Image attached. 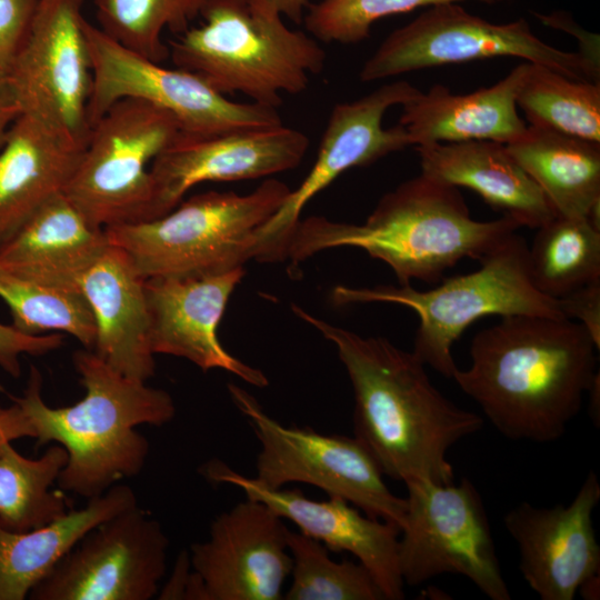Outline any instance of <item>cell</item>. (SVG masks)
<instances>
[{"instance_id": "6da1fadb", "label": "cell", "mask_w": 600, "mask_h": 600, "mask_svg": "<svg viewBox=\"0 0 600 600\" xmlns=\"http://www.w3.org/2000/svg\"><path fill=\"white\" fill-rule=\"evenodd\" d=\"M291 309L336 347L352 386L354 437L383 476L453 482L448 450L479 431L483 419L446 398L412 351L333 326L296 303Z\"/></svg>"}, {"instance_id": "7a4b0ae2", "label": "cell", "mask_w": 600, "mask_h": 600, "mask_svg": "<svg viewBox=\"0 0 600 600\" xmlns=\"http://www.w3.org/2000/svg\"><path fill=\"white\" fill-rule=\"evenodd\" d=\"M598 350L577 321L504 316L473 337L471 364L452 379L503 437L551 442L599 379Z\"/></svg>"}, {"instance_id": "3957f363", "label": "cell", "mask_w": 600, "mask_h": 600, "mask_svg": "<svg viewBox=\"0 0 600 600\" xmlns=\"http://www.w3.org/2000/svg\"><path fill=\"white\" fill-rule=\"evenodd\" d=\"M72 362L84 389L72 406L52 408L44 402L36 366H30L22 396L3 391L30 420L37 447L53 442L66 449L59 488L89 500L140 473L150 446L136 428L170 422L176 404L166 390L118 372L92 350L74 351Z\"/></svg>"}, {"instance_id": "277c9868", "label": "cell", "mask_w": 600, "mask_h": 600, "mask_svg": "<svg viewBox=\"0 0 600 600\" xmlns=\"http://www.w3.org/2000/svg\"><path fill=\"white\" fill-rule=\"evenodd\" d=\"M519 228L504 216L472 219L457 187L420 173L383 194L362 224L318 216L300 219L287 259L292 273L320 251L352 247L388 264L400 286L413 279L438 282L460 260L480 261Z\"/></svg>"}, {"instance_id": "5b68a950", "label": "cell", "mask_w": 600, "mask_h": 600, "mask_svg": "<svg viewBox=\"0 0 600 600\" xmlns=\"http://www.w3.org/2000/svg\"><path fill=\"white\" fill-rule=\"evenodd\" d=\"M200 17L169 41V57L222 96L278 108L281 93L303 92L324 68L318 40L290 29L268 0H206Z\"/></svg>"}, {"instance_id": "8992f818", "label": "cell", "mask_w": 600, "mask_h": 600, "mask_svg": "<svg viewBox=\"0 0 600 600\" xmlns=\"http://www.w3.org/2000/svg\"><path fill=\"white\" fill-rule=\"evenodd\" d=\"M472 272L444 279L433 289L411 284L373 288L337 286L336 306L384 302L404 306L419 317L412 352L446 378L457 369L453 343L476 320L489 316L566 318L558 299L541 293L532 282L528 244L513 232L481 260Z\"/></svg>"}, {"instance_id": "52a82bcc", "label": "cell", "mask_w": 600, "mask_h": 600, "mask_svg": "<svg viewBox=\"0 0 600 600\" xmlns=\"http://www.w3.org/2000/svg\"><path fill=\"white\" fill-rule=\"evenodd\" d=\"M290 191L269 178L247 194L199 193L162 217L104 231L144 279L222 272L252 259L257 230Z\"/></svg>"}, {"instance_id": "ba28073f", "label": "cell", "mask_w": 600, "mask_h": 600, "mask_svg": "<svg viewBox=\"0 0 600 600\" xmlns=\"http://www.w3.org/2000/svg\"><path fill=\"white\" fill-rule=\"evenodd\" d=\"M180 133L169 111L138 99L116 101L91 126L64 196L99 229L152 220L150 167Z\"/></svg>"}, {"instance_id": "9c48e42d", "label": "cell", "mask_w": 600, "mask_h": 600, "mask_svg": "<svg viewBox=\"0 0 600 600\" xmlns=\"http://www.w3.org/2000/svg\"><path fill=\"white\" fill-rule=\"evenodd\" d=\"M228 391L260 443L254 477L258 482L271 489L291 482L311 484L401 530L406 498L391 492L376 460L354 436L284 426L240 386L229 383Z\"/></svg>"}, {"instance_id": "30bf717a", "label": "cell", "mask_w": 600, "mask_h": 600, "mask_svg": "<svg viewBox=\"0 0 600 600\" xmlns=\"http://www.w3.org/2000/svg\"><path fill=\"white\" fill-rule=\"evenodd\" d=\"M498 57L522 58L568 78L599 82V62L538 38L524 19L493 23L457 2L429 7L393 30L363 63L359 78L378 81L407 72Z\"/></svg>"}, {"instance_id": "8fae6325", "label": "cell", "mask_w": 600, "mask_h": 600, "mask_svg": "<svg viewBox=\"0 0 600 600\" xmlns=\"http://www.w3.org/2000/svg\"><path fill=\"white\" fill-rule=\"evenodd\" d=\"M407 511L399 537L404 584L443 573L468 578L491 600H510L481 496L463 478L458 484L407 481Z\"/></svg>"}, {"instance_id": "7c38bea8", "label": "cell", "mask_w": 600, "mask_h": 600, "mask_svg": "<svg viewBox=\"0 0 600 600\" xmlns=\"http://www.w3.org/2000/svg\"><path fill=\"white\" fill-rule=\"evenodd\" d=\"M91 61V90L87 107L91 126L118 100L146 101L172 113L181 132L212 136L282 124L277 108L234 102L198 76L162 67L108 37L84 19Z\"/></svg>"}, {"instance_id": "4fadbf2b", "label": "cell", "mask_w": 600, "mask_h": 600, "mask_svg": "<svg viewBox=\"0 0 600 600\" xmlns=\"http://www.w3.org/2000/svg\"><path fill=\"white\" fill-rule=\"evenodd\" d=\"M169 539L138 504L90 529L30 591L32 600H150L167 571Z\"/></svg>"}, {"instance_id": "5bb4252c", "label": "cell", "mask_w": 600, "mask_h": 600, "mask_svg": "<svg viewBox=\"0 0 600 600\" xmlns=\"http://www.w3.org/2000/svg\"><path fill=\"white\" fill-rule=\"evenodd\" d=\"M420 90L404 80L386 83L349 102L337 103L329 116L316 161L301 184L291 190L280 208L257 230L252 259L271 263L287 260L293 231L304 207L344 171L367 167L411 147L406 130L382 126L393 106H402Z\"/></svg>"}, {"instance_id": "9a60e30c", "label": "cell", "mask_w": 600, "mask_h": 600, "mask_svg": "<svg viewBox=\"0 0 600 600\" xmlns=\"http://www.w3.org/2000/svg\"><path fill=\"white\" fill-rule=\"evenodd\" d=\"M84 0H39L29 36L8 72L22 112L41 117L87 143L91 61Z\"/></svg>"}, {"instance_id": "2e32d148", "label": "cell", "mask_w": 600, "mask_h": 600, "mask_svg": "<svg viewBox=\"0 0 600 600\" xmlns=\"http://www.w3.org/2000/svg\"><path fill=\"white\" fill-rule=\"evenodd\" d=\"M288 527L267 504L247 498L211 522L189 558L197 600H280L291 571Z\"/></svg>"}, {"instance_id": "e0dca14e", "label": "cell", "mask_w": 600, "mask_h": 600, "mask_svg": "<svg viewBox=\"0 0 600 600\" xmlns=\"http://www.w3.org/2000/svg\"><path fill=\"white\" fill-rule=\"evenodd\" d=\"M310 140L282 124L212 136L180 133L150 167L153 219L176 208L207 181L258 179L298 167Z\"/></svg>"}, {"instance_id": "ac0fdd59", "label": "cell", "mask_w": 600, "mask_h": 600, "mask_svg": "<svg viewBox=\"0 0 600 600\" xmlns=\"http://www.w3.org/2000/svg\"><path fill=\"white\" fill-rule=\"evenodd\" d=\"M203 476L216 483L240 489L246 498L267 504L299 531L333 552H349L372 574L386 600L404 598L399 567L400 529L370 517L339 497L313 500L299 489H271L222 461L204 464Z\"/></svg>"}, {"instance_id": "d6986e66", "label": "cell", "mask_w": 600, "mask_h": 600, "mask_svg": "<svg viewBox=\"0 0 600 600\" xmlns=\"http://www.w3.org/2000/svg\"><path fill=\"white\" fill-rule=\"evenodd\" d=\"M599 500L600 482L590 471L570 504L522 502L504 516L519 549V570L541 600H572L586 581L599 576L600 547L592 524Z\"/></svg>"}, {"instance_id": "ffe728a7", "label": "cell", "mask_w": 600, "mask_h": 600, "mask_svg": "<svg viewBox=\"0 0 600 600\" xmlns=\"http://www.w3.org/2000/svg\"><path fill=\"white\" fill-rule=\"evenodd\" d=\"M244 274L241 266L200 276L146 279L152 352L184 358L202 371L226 370L254 387L268 386L260 369L233 357L218 339L229 298Z\"/></svg>"}, {"instance_id": "44dd1931", "label": "cell", "mask_w": 600, "mask_h": 600, "mask_svg": "<svg viewBox=\"0 0 600 600\" xmlns=\"http://www.w3.org/2000/svg\"><path fill=\"white\" fill-rule=\"evenodd\" d=\"M86 143L22 112L0 147V248L51 198L62 193Z\"/></svg>"}, {"instance_id": "7402d4cb", "label": "cell", "mask_w": 600, "mask_h": 600, "mask_svg": "<svg viewBox=\"0 0 600 600\" xmlns=\"http://www.w3.org/2000/svg\"><path fill=\"white\" fill-rule=\"evenodd\" d=\"M144 280L129 256L109 242L78 282L96 322L92 351L118 372L141 381L156 372Z\"/></svg>"}, {"instance_id": "603a6c76", "label": "cell", "mask_w": 600, "mask_h": 600, "mask_svg": "<svg viewBox=\"0 0 600 600\" xmlns=\"http://www.w3.org/2000/svg\"><path fill=\"white\" fill-rule=\"evenodd\" d=\"M528 69L526 61L493 86L462 94L433 84L401 106L398 124L408 133L412 147L472 140L516 142L528 129L517 106Z\"/></svg>"}, {"instance_id": "cb8c5ba5", "label": "cell", "mask_w": 600, "mask_h": 600, "mask_svg": "<svg viewBox=\"0 0 600 600\" xmlns=\"http://www.w3.org/2000/svg\"><path fill=\"white\" fill-rule=\"evenodd\" d=\"M421 173L478 193L492 209L520 227L538 229L556 213L533 179L506 144L489 140L430 143L414 147Z\"/></svg>"}, {"instance_id": "d4e9b609", "label": "cell", "mask_w": 600, "mask_h": 600, "mask_svg": "<svg viewBox=\"0 0 600 600\" xmlns=\"http://www.w3.org/2000/svg\"><path fill=\"white\" fill-rule=\"evenodd\" d=\"M108 246L106 231L92 226L62 192L0 248V267L41 283L79 289V279Z\"/></svg>"}, {"instance_id": "484cf974", "label": "cell", "mask_w": 600, "mask_h": 600, "mask_svg": "<svg viewBox=\"0 0 600 600\" xmlns=\"http://www.w3.org/2000/svg\"><path fill=\"white\" fill-rule=\"evenodd\" d=\"M137 504L133 490L117 483L46 526L14 532L0 524V600L26 599L90 529Z\"/></svg>"}, {"instance_id": "4316f807", "label": "cell", "mask_w": 600, "mask_h": 600, "mask_svg": "<svg viewBox=\"0 0 600 600\" xmlns=\"http://www.w3.org/2000/svg\"><path fill=\"white\" fill-rule=\"evenodd\" d=\"M506 147L556 216L584 217L600 229V143L528 126L522 138Z\"/></svg>"}, {"instance_id": "83f0119b", "label": "cell", "mask_w": 600, "mask_h": 600, "mask_svg": "<svg viewBox=\"0 0 600 600\" xmlns=\"http://www.w3.org/2000/svg\"><path fill=\"white\" fill-rule=\"evenodd\" d=\"M68 460L54 443L37 459L20 454L11 443L0 454V524L14 532L46 526L71 508L62 490H53Z\"/></svg>"}, {"instance_id": "f1b7e54d", "label": "cell", "mask_w": 600, "mask_h": 600, "mask_svg": "<svg viewBox=\"0 0 600 600\" xmlns=\"http://www.w3.org/2000/svg\"><path fill=\"white\" fill-rule=\"evenodd\" d=\"M528 259L536 288L563 298L600 280V229L584 217L556 216L537 229Z\"/></svg>"}, {"instance_id": "f546056e", "label": "cell", "mask_w": 600, "mask_h": 600, "mask_svg": "<svg viewBox=\"0 0 600 600\" xmlns=\"http://www.w3.org/2000/svg\"><path fill=\"white\" fill-rule=\"evenodd\" d=\"M517 106L529 126L600 143V83L529 62Z\"/></svg>"}, {"instance_id": "4dcf8cb0", "label": "cell", "mask_w": 600, "mask_h": 600, "mask_svg": "<svg viewBox=\"0 0 600 600\" xmlns=\"http://www.w3.org/2000/svg\"><path fill=\"white\" fill-rule=\"evenodd\" d=\"M0 298L18 330L29 334L64 332L86 349H93L96 322L80 289L41 283L0 267Z\"/></svg>"}, {"instance_id": "1f68e13d", "label": "cell", "mask_w": 600, "mask_h": 600, "mask_svg": "<svg viewBox=\"0 0 600 600\" xmlns=\"http://www.w3.org/2000/svg\"><path fill=\"white\" fill-rule=\"evenodd\" d=\"M206 0H94L99 29L123 47L163 62L169 48L162 33L181 34L200 16Z\"/></svg>"}, {"instance_id": "d6a6232c", "label": "cell", "mask_w": 600, "mask_h": 600, "mask_svg": "<svg viewBox=\"0 0 600 600\" xmlns=\"http://www.w3.org/2000/svg\"><path fill=\"white\" fill-rule=\"evenodd\" d=\"M291 583L286 600H386L370 571L359 561H336L330 550L300 531H287Z\"/></svg>"}, {"instance_id": "836d02e7", "label": "cell", "mask_w": 600, "mask_h": 600, "mask_svg": "<svg viewBox=\"0 0 600 600\" xmlns=\"http://www.w3.org/2000/svg\"><path fill=\"white\" fill-rule=\"evenodd\" d=\"M461 0H319L310 3L303 23L316 40L327 43L353 44L370 36L378 20L421 7ZM494 4L501 0H479Z\"/></svg>"}, {"instance_id": "e575fe53", "label": "cell", "mask_w": 600, "mask_h": 600, "mask_svg": "<svg viewBox=\"0 0 600 600\" xmlns=\"http://www.w3.org/2000/svg\"><path fill=\"white\" fill-rule=\"evenodd\" d=\"M39 0H0V69L10 71L23 47Z\"/></svg>"}, {"instance_id": "d590c367", "label": "cell", "mask_w": 600, "mask_h": 600, "mask_svg": "<svg viewBox=\"0 0 600 600\" xmlns=\"http://www.w3.org/2000/svg\"><path fill=\"white\" fill-rule=\"evenodd\" d=\"M62 343L63 337L59 333L29 334L0 322V368L18 378L21 373L20 356H43L59 349Z\"/></svg>"}, {"instance_id": "8d00e7d4", "label": "cell", "mask_w": 600, "mask_h": 600, "mask_svg": "<svg viewBox=\"0 0 600 600\" xmlns=\"http://www.w3.org/2000/svg\"><path fill=\"white\" fill-rule=\"evenodd\" d=\"M567 319H576L600 348V280L590 282L563 298L558 299Z\"/></svg>"}, {"instance_id": "74e56055", "label": "cell", "mask_w": 600, "mask_h": 600, "mask_svg": "<svg viewBox=\"0 0 600 600\" xmlns=\"http://www.w3.org/2000/svg\"><path fill=\"white\" fill-rule=\"evenodd\" d=\"M34 437L30 420L16 402L7 408L0 406V454L13 440Z\"/></svg>"}, {"instance_id": "f35d334b", "label": "cell", "mask_w": 600, "mask_h": 600, "mask_svg": "<svg viewBox=\"0 0 600 600\" xmlns=\"http://www.w3.org/2000/svg\"><path fill=\"white\" fill-rule=\"evenodd\" d=\"M192 580L189 552L183 551L177 559L168 581L160 587L158 599H188Z\"/></svg>"}, {"instance_id": "ab89813d", "label": "cell", "mask_w": 600, "mask_h": 600, "mask_svg": "<svg viewBox=\"0 0 600 600\" xmlns=\"http://www.w3.org/2000/svg\"><path fill=\"white\" fill-rule=\"evenodd\" d=\"M22 113L9 74L0 69V147L17 118Z\"/></svg>"}, {"instance_id": "60d3db41", "label": "cell", "mask_w": 600, "mask_h": 600, "mask_svg": "<svg viewBox=\"0 0 600 600\" xmlns=\"http://www.w3.org/2000/svg\"><path fill=\"white\" fill-rule=\"evenodd\" d=\"M280 13L294 23H302L309 0H268Z\"/></svg>"}]
</instances>
